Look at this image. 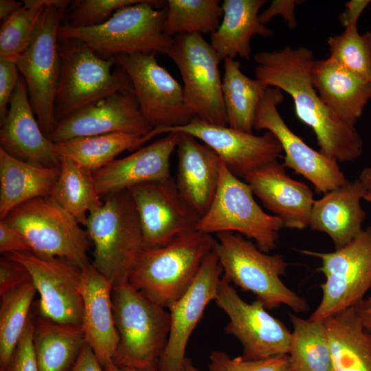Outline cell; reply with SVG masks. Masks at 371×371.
Wrapping results in <instances>:
<instances>
[{"label": "cell", "instance_id": "cell-1", "mask_svg": "<svg viewBox=\"0 0 371 371\" xmlns=\"http://www.w3.org/2000/svg\"><path fill=\"white\" fill-rule=\"evenodd\" d=\"M315 60L306 47L260 52L254 56L256 78L292 98L297 118L311 128L322 154L337 162L356 160L363 139L355 126L342 122L321 100L311 77Z\"/></svg>", "mask_w": 371, "mask_h": 371}, {"label": "cell", "instance_id": "cell-2", "mask_svg": "<svg viewBox=\"0 0 371 371\" xmlns=\"http://www.w3.org/2000/svg\"><path fill=\"white\" fill-rule=\"evenodd\" d=\"M212 235L194 230L166 245L144 247L128 283L152 302L168 308L193 283L204 258L214 249Z\"/></svg>", "mask_w": 371, "mask_h": 371}, {"label": "cell", "instance_id": "cell-3", "mask_svg": "<svg viewBox=\"0 0 371 371\" xmlns=\"http://www.w3.org/2000/svg\"><path fill=\"white\" fill-rule=\"evenodd\" d=\"M164 3L142 0L117 10L106 21L93 27L61 24L58 38L80 40L106 58L138 52L167 55L174 38L163 30L166 15Z\"/></svg>", "mask_w": 371, "mask_h": 371}, {"label": "cell", "instance_id": "cell-4", "mask_svg": "<svg viewBox=\"0 0 371 371\" xmlns=\"http://www.w3.org/2000/svg\"><path fill=\"white\" fill-rule=\"evenodd\" d=\"M213 250L222 267L223 278L254 293L266 309L284 304L296 313L309 310L306 300L281 280L288 267L282 256L265 253L232 232L217 233Z\"/></svg>", "mask_w": 371, "mask_h": 371}, {"label": "cell", "instance_id": "cell-5", "mask_svg": "<svg viewBox=\"0 0 371 371\" xmlns=\"http://www.w3.org/2000/svg\"><path fill=\"white\" fill-rule=\"evenodd\" d=\"M85 227L93 245L94 267L113 286L128 283L144 247L138 214L128 191L103 197L102 205L89 214Z\"/></svg>", "mask_w": 371, "mask_h": 371}, {"label": "cell", "instance_id": "cell-6", "mask_svg": "<svg viewBox=\"0 0 371 371\" xmlns=\"http://www.w3.org/2000/svg\"><path fill=\"white\" fill-rule=\"evenodd\" d=\"M111 299L120 338L114 366L157 368L169 337V311L128 283L113 286Z\"/></svg>", "mask_w": 371, "mask_h": 371}, {"label": "cell", "instance_id": "cell-7", "mask_svg": "<svg viewBox=\"0 0 371 371\" xmlns=\"http://www.w3.org/2000/svg\"><path fill=\"white\" fill-rule=\"evenodd\" d=\"M60 73L55 102L57 123L85 106L117 92H134L122 68L112 72L115 62L103 58L84 42L58 38Z\"/></svg>", "mask_w": 371, "mask_h": 371}, {"label": "cell", "instance_id": "cell-8", "mask_svg": "<svg viewBox=\"0 0 371 371\" xmlns=\"http://www.w3.org/2000/svg\"><path fill=\"white\" fill-rule=\"evenodd\" d=\"M4 221L23 234L37 256L60 258L80 269L90 263L86 229L51 196L21 204Z\"/></svg>", "mask_w": 371, "mask_h": 371}, {"label": "cell", "instance_id": "cell-9", "mask_svg": "<svg viewBox=\"0 0 371 371\" xmlns=\"http://www.w3.org/2000/svg\"><path fill=\"white\" fill-rule=\"evenodd\" d=\"M254 195L249 185L231 172L221 159L216 194L196 230L210 235L236 232L253 239L260 250L269 253L276 247L284 225L280 218L265 212Z\"/></svg>", "mask_w": 371, "mask_h": 371}, {"label": "cell", "instance_id": "cell-10", "mask_svg": "<svg viewBox=\"0 0 371 371\" xmlns=\"http://www.w3.org/2000/svg\"><path fill=\"white\" fill-rule=\"evenodd\" d=\"M65 10L58 5L45 6L27 48L16 63L38 124L49 138L58 124L55 116L60 73L58 31Z\"/></svg>", "mask_w": 371, "mask_h": 371}, {"label": "cell", "instance_id": "cell-11", "mask_svg": "<svg viewBox=\"0 0 371 371\" xmlns=\"http://www.w3.org/2000/svg\"><path fill=\"white\" fill-rule=\"evenodd\" d=\"M301 252L321 260L319 271L326 278L321 284L320 303L310 319L324 320L354 307L371 289V225L363 229L348 245L333 252Z\"/></svg>", "mask_w": 371, "mask_h": 371}, {"label": "cell", "instance_id": "cell-12", "mask_svg": "<svg viewBox=\"0 0 371 371\" xmlns=\"http://www.w3.org/2000/svg\"><path fill=\"white\" fill-rule=\"evenodd\" d=\"M168 56L183 80L186 106L194 117L210 124L228 126L222 92L219 60L201 34L173 37Z\"/></svg>", "mask_w": 371, "mask_h": 371}, {"label": "cell", "instance_id": "cell-13", "mask_svg": "<svg viewBox=\"0 0 371 371\" xmlns=\"http://www.w3.org/2000/svg\"><path fill=\"white\" fill-rule=\"evenodd\" d=\"M155 57L138 52L113 58L128 75L140 110L152 129L186 125L194 117L186 106L183 87Z\"/></svg>", "mask_w": 371, "mask_h": 371}, {"label": "cell", "instance_id": "cell-14", "mask_svg": "<svg viewBox=\"0 0 371 371\" xmlns=\"http://www.w3.org/2000/svg\"><path fill=\"white\" fill-rule=\"evenodd\" d=\"M214 301L229 318L225 332L243 346V359L258 360L288 355L291 332L270 315L260 301L246 302L223 277Z\"/></svg>", "mask_w": 371, "mask_h": 371}, {"label": "cell", "instance_id": "cell-15", "mask_svg": "<svg viewBox=\"0 0 371 371\" xmlns=\"http://www.w3.org/2000/svg\"><path fill=\"white\" fill-rule=\"evenodd\" d=\"M283 100L280 89L269 87L258 106L254 129L272 133L284 153L283 166L308 180L317 192L326 194L345 184L348 180L338 162L313 149L284 122L277 108Z\"/></svg>", "mask_w": 371, "mask_h": 371}, {"label": "cell", "instance_id": "cell-16", "mask_svg": "<svg viewBox=\"0 0 371 371\" xmlns=\"http://www.w3.org/2000/svg\"><path fill=\"white\" fill-rule=\"evenodd\" d=\"M169 133L188 134L211 148L229 170L238 178L268 164L277 161L282 146L270 132L256 135L230 128L210 124L194 117L188 124L177 127H160L148 134L154 137Z\"/></svg>", "mask_w": 371, "mask_h": 371}, {"label": "cell", "instance_id": "cell-17", "mask_svg": "<svg viewBox=\"0 0 371 371\" xmlns=\"http://www.w3.org/2000/svg\"><path fill=\"white\" fill-rule=\"evenodd\" d=\"M5 256L28 271L40 296L39 315L58 323L82 324V269L60 258L42 257L28 251Z\"/></svg>", "mask_w": 371, "mask_h": 371}, {"label": "cell", "instance_id": "cell-18", "mask_svg": "<svg viewBox=\"0 0 371 371\" xmlns=\"http://www.w3.org/2000/svg\"><path fill=\"white\" fill-rule=\"evenodd\" d=\"M127 190L138 214L144 247L164 246L183 234L196 230L201 216L182 197L172 177Z\"/></svg>", "mask_w": 371, "mask_h": 371}, {"label": "cell", "instance_id": "cell-19", "mask_svg": "<svg viewBox=\"0 0 371 371\" xmlns=\"http://www.w3.org/2000/svg\"><path fill=\"white\" fill-rule=\"evenodd\" d=\"M223 269L211 251L203 260L193 283L168 308L170 330L157 365L159 371H183L189 338L201 319L207 304L215 300Z\"/></svg>", "mask_w": 371, "mask_h": 371}, {"label": "cell", "instance_id": "cell-20", "mask_svg": "<svg viewBox=\"0 0 371 371\" xmlns=\"http://www.w3.org/2000/svg\"><path fill=\"white\" fill-rule=\"evenodd\" d=\"M151 130L134 92H117L59 122L49 138L58 143L113 133L145 136Z\"/></svg>", "mask_w": 371, "mask_h": 371}, {"label": "cell", "instance_id": "cell-21", "mask_svg": "<svg viewBox=\"0 0 371 371\" xmlns=\"http://www.w3.org/2000/svg\"><path fill=\"white\" fill-rule=\"evenodd\" d=\"M179 138V133H167L164 137L125 157L115 159L93 172L99 196L103 198L138 185L171 178L170 157L177 148Z\"/></svg>", "mask_w": 371, "mask_h": 371}, {"label": "cell", "instance_id": "cell-22", "mask_svg": "<svg viewBox=\"0 0 371 371\" xmlns=\"http://www.w3.org/2000/svg\"><path fill=\"white\" fill-rule=\"evenodd\" d=\"M282 164L274 161L247 175L244 181L265 207L282 221L284 227L309 226L313 192L304 183L291 178Z\"/></svg>", "mask_w": 371, "mask_h": 371}, {"label": "cell", "instance_id": "cell-23", "mask_svg": "<svg viewBox=\"0 0 371 371\" xmlns=\"http://www.w3.org/2000/svg\"><path fill=\"white\" fill-rule=\"evenodd\" d=\"M28 98L25 80L20 77L8 114L1 123V148L23 161L43 166L60 167L55 143L43 132Z\"/></svg>", "mask_w": 371, "mask_h": 371}, {"label": "cell", "instance_id": "cell-24", "mask_svg": "<svg viewBox=\"0 0 371 371\" xmlns=\"http://www.w3.org/2000/svg\"><path fill=\"white\" fill-rule=\"evenodd\" d=\"M113 285L89 263L82 268L80 290L83 301L82 326L86 343L104 370L114 366L119 344L111 293Z\"/></svg>", "mask_w": 371, "mask_h": 371}, {"label": "cell", "instance_id": "cell-25", "mask_svg": "<svg viewBox=\"0 0 371 371\" xmlns=\"http://www.w3.org/2000/svg\"><path fill=\"white\" fill-rule=\"evenodd\" d=\"M176 184L186 201L201 216L209 209L220 178L221 158L192 135L179 133Z\"/></svg>", "mask_w": 371, "mask_h": 371}, {"label": "cell", "instance_id": "cell-26", "mask_svg": "<svg viewBox=\"0 0 371 371\" xmlns=\"http://www.w3.org/2000/svg\"><path fill=\"white\" fill-rule=\"evenodd\" d=\"M311 77L325 105L342 122L355 126L371 100V82L330 57L315 60Z\"/></svg>", "mask_w": 371, "mask_h": 371}, {"label": "cell", "instance_id": "cell-27", "mask_svg": "<svg viewBox=\"0 0 371 371\" xmlns=\"http://www.w3.org/2000/svg\"><path fill=\"white\" fill-rule=\"evenodd\" d=\"M364 194L359 178L324 194L314 202L309 227L326 234L335 249L344 247L363 229L366 212L361 201Z\"/></svg>", "mask_w": 371, "mask_h": 371}, {"label": "cell", "instance_id": "cell-28", "mask_svg": "<svg viewBox=\"0 0 371 371\" xmlns=\"http://www.w3.org/2000/svg\"><path fill=\"white\" fill-rule=\"evenodd\" d=\"M265 0H225L222 3L223 19L211 34L210 44L219 60L235 59L236 56L249 60L251 39L254 35L269 37L271 29L260 22V10Z\"/></svg>", "mask_w": 371, "mask_h": 371}, {"label": "cell", "instance_id": "cell-29", "mask_svg": "<svg viewBox=\"0 0 371 371\" xmlns=\"http://www.w3.org/2000/svg\"><path fill=\"white\" fill-rule=\"evenodd\" d=\"M60 167H43L19 159L0 148V220L28 201L50 196Z\"/></svg>", "mask_w": 371, "mask_h": 371}, {"label": "cell", "instance_id": "cell-30", "mask_svg": "<svg viewBox=\"0 0 371 371\" xmlns=\"http://www.w3.org/2000/svg\"><path fill=\"white\" fill-rule=\"evenodd\" d=\"M335 371H371V335L355 306L324 320Z\"/></svg>", "mask_w": 371, "mask_h": 371}, {"label": "cell", "instance_id": "cell-31", "mask_svg": "<svg viewBox=\"0 0 371 371\" xmlns=\"http://www.w3.org/2000/svg\"><path fill=\"white\" fill-rule=\"evenodd\" d=\"M33 344L39 371H71L86 344L82 324L34 317Z\"/></svg>", "mask_w": 371, "mask_h": 371}, {"label": "cell", "instance_id": "cell-32", "mask_svg": "<svg viewBox=\"0 0 371 371\" xmlns=\"http://www.w3.org/2000/svg\"><path fill=\"white\" fill-rule=\"evenodd\" d=\"M223 63L222 92L228 126L253 133L258 106L269 87L247 76L238 60L226 58Z\"/></svg>", "mask_w": 371, "mask_h": 371}, {"label": "cell", "instance_id": "cell-33", "mask_svg": "<svg viewBox=\"0 0 371 371\" xmlns=\"http://www.w3.org/2000/svg\"><path fill=\"white\" fill-rule=\"evenodd\" d=\"M369 0H352L340 15L344 30L328 39L329 57L363 79L371 82V31L360 34L359 16L370 3Z\"/></svg>", "mask_w": 371, "mask_h": 371}, {"label": "cell", "instance_id": "cell-34", "mask_svg": "<svg viewBox=\"0 0 371 371\" xmlns=\"http://www.w3.org/2000/svg\"><path fill=\"white\" fill-rule=\"evenodd\" d=\"M146 142V135L113 133L55 143V150L60 157H68L94 172L112 162L124 151L134 152Z\"/></svg>", "mask_w": 371, "mask_h": 371}, {"label": "cell", "instance_id": "cell-35", "mask_svg": "<svg viewBox=\"0 0 371 371\" xmlns=\"http://www.w3.org/2000/svg\"><path fill=\"white\" fill-rule=\"evenodd\" d=\"M50 196L84 226L89 214L103 203L93 173L66 157H60V173Z\"/></svg>", "mask_w": 371, "mask_h": 371}, {"label": "cell", "instance_id": "cell-36", "mask_svg": "<svg viewBox=\"0 0 371 371\" xmlns=\"http://www.w3.org/2000/svg\"><path fill=\"white\" fill-rule=\"evenodd\" d=\"M289 317L293 328L288 352L292 371H335L324 321Z\"/></svg>", "mask_w": 371, "mask_h": 371}, {"label": "cell", "instance_id": "cell-37", "mask_svg": "<svg viewBox=\"0 0 371 371\" xmlns=\"http://www.w3.org/2000/svg\"><path fill=\"white\" fill-rule=\"evenodd\" d=\"M36 289L32 280L1 296L0 371L5 370L25 329Z\"/></svg>", "mask_w": 371, "mask_h": 371}, {"label": "cell", "instance_id": "cell-38", "mask_svg": "<svg viewBox=\"0 0 371 371\" xmlns=\"http://www.w3.org/2000/svg\"><path fill=\"white\" fill-rule=\"evenodd\" d=\"M164 32L171 37L184 34H212L223 16L218 0H168Z\"/></svg>", "mask_w": 371, "mask_h": 371}, {"label": "cell", "instance_id": "cell-39", "mask_svg": "<svg viewBox=\"0 0 371 371\" xmlns=\"http://www.w3.org/2000/svg\"><path fill=\"white\" fill-rule=\"evenodd\" d=\"M23 6L3 21L0 29V59L16 63L27 48L45 8L24 0Z\"/></svg>", "mask_w": 371, "mask_h": 371}, {"label": "cell", "instance_id": "cell-40", "mask_svg": "<svg viewBox=\"0 0 371 371\" xmlns=\"http://www.w3.org/2000/svg\"><path fill=\"white\" fill-rule=\"evenodd\" d=\"M142 0H76L66 23L75 27H88L106 21L117 10L136 4Z\"/></svg>", "mask_w": 371, "mask_h": 371}, {"label": "cell", "instance_id": "cell-41", "mask_svg": "<svg viewBox=\"0 0 371 371\" xmlns=\"http://www.w3.org/2000/svg\"><path fill=\"white\" fill-rule=\"evenodd\" d=\"M210 371H292L288 355L258 360L242 357L231 358L225 352L216 350L210 355Z\"/></svg>", "mask_w": 371, "mask_h": 371}, {"label": "cell", "instance_id": "cell-42", "mask_svg": "<svg viewBox=\"0 0 371 371\" xmlns=\"http://www.w3.org/2000/svg\"><path fill=\"white\" fill-rule=\"evenodd\" d=\"M33 333L34 316L30 314L10 364L3 371H39L34 348Z\"/></svg>", "mask_w": 371, "mask_h": 371}, {"label": "cell", "instance_id": "cell-43", "mask_svg": "<svg viewBox=\"0 0 371 371\" xmlns=\"http://www.w3.org/2000/svg\"><path fill=\"white\" fill-rule=\"evenodd\" d=\"M19 71L16 63L0 59V120H5L10 102L19 83Z\"/></svg>", "mask_w": 371, "mask_h": 371}, {"label": "cell", "instance_id": "cell-44", "mask_svg": "<svg viewBox=\"0 0 371 371\" xmlns=\"http://www.w3.org/2000/svg\"><path fill=\"white\" fill-rule=\"evenodd\" d=\"M31 280L26 268L7 257L0 259V296L18 289Z\"/></svg>", "mask_w": 371, "mask_h": 371}, {"label": "cell", "instance_id": "cell-45", "mask_svg": "<svg viewBox=\"0 0 371 371\" xmlns=\"http://www.w3.org/2000/svg\"><path fill=\"white\" fill-rule=\"evenodd\" d=\"M25 251L31 252V249L23 234L0 220V252L5 255Z\"/></svg>", "mask_w": 371, "mask_h": 371}, {"label": "cell", "instance_id": "cell-46", "mask_svg": "<svg viewBox=\"0 0 371 371\" xmlns=\"http://www.w3.org/2000/svg\"><path fill=\"white\" fill-rule=\"evenodd\" d=\"M295 0H275L259 15V19L263 24L270 21L274 16H282L290 28H295L296 19L295 16Z\"/></svg>", "mask_w": 371, "mask_h": 371}, {"label": "cell", "instance_id": "cell-47", "mask_svg": "<svg viewBox=\"0 0 371 371\" xmlns=\"http://www.w3.org/2000/svg\"><path fill=\"white\" fill-rule=\"evenodd\" d=\"M71 371H104L94 352L86 343Z\"/></svg>", "mask_w": 371, "mask_h": 371}, {"label": "cell", "instance_id": "cell-48", "mask_svg": "<svg viewBox=\"0 0 371 371\" xmlns=\"http://www.w3.org/2000/svg\"><path fill=\"white\" fill-rule=\"evenodd\" d=\"M355 308L365 329L371 335V296L363 298Z\"/></svg>", "mask_w": 371, "mask_h": 371}, {"label": "cell", "instance_id": "cell-49", "mask_svg": "<svg viewBox=\"0 0 371 371\" xmlns=\"http://www.w3.org/2000/svg\"><path fill=\"white\" fill-rule=\"evenodd\" d=\"M23 6V1H16L14 0H1L0 1V19L5 21L12 13Z\"/></svg>", "mask_w": 371, "mask_h": 371}, {"label": "cell", "instance_id": "cell-50", "mask_svg": "<svg viewBox=\"0 0 371 371\" xmlns=\"http://www.w3.org/2000/svg\"><path fill=\"white\" fill-rule=\"evenodd\" d=\"M359 179L365 190L363 199L371 203V167L365 168L361 172Z\"/></svg>", "mask_w": 371, "mask_h": 371}, {"label": "cell", "instance_id": "cell-51", "mask_svg": "<svg viewBox=\"0 0 371 371\" xmlns=\"http://www.w3.org/2000/svg\"><path fill=\"white\" fill-rule=\"evenodd\" d=\"M104 371H159L157 368H148V369H140V368H131L126 367H118L113 366Z\"/></svg>", "mask_w": 371, "mask_h": 371}, {"label": "cell", "instance_id": "cell-52", "mask_svg": "<svg viewBox=\"0 0 371 371\" xmlns=\"http://www.w3.org/2000/svg\"><path fill=\"white\" fill-rule=\"evenodd\" d=\"M183 371H200L196 368L192 362V360L190 357H186Z\"/></svg>", "mask_w": 371, "mask_h": 371}]
</instances>
